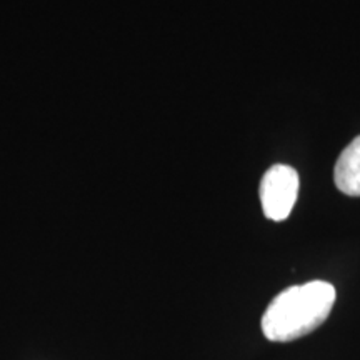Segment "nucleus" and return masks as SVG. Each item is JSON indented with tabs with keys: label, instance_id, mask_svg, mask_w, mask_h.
<instances>
[{
	"label": "nucleus",
	"instance_id": "obj_1",
	"mask_svg": "<svg viewBox=\"0 0 360 360\" xmlns=\"http://www.w3.org/2000/svg\"><path fill=\"white\" fill-rule=\"evenodd\" d=\"M335 297V287L323 281H312L282 290L262 317L265 339L290 342L309 335L327 321Z\"/></svg>",
	"mask_w": 360,
	"mask_h": 360
},
{
	"label": "nucleus",
	"instance_id": "obj_2",
	"mask_svg": "<svg viewBox=\"0 0 360 360\" xmlns=\"http://www.w3.org/2000/svg\"><path fill=\"white\" fill-rule=\"evenodd\" d=\"M260 204L264 215L282 222L289 217L299 195V174L289 165H272L260 180Z\"/></svg>",
	"mask_w": 360,
	"mask_h": 360
},
{
	"label": "nucleus",
	"instance_id": "obj_3",
	"mask_svg": "<svg viewBox=\"0 0 360 360\" xmlns=\"http://www.w3.org/2000/svg\"><path fill=\"white\" fill-rule=\"evenodd\" d=\"M334 180L342 193L360 197V135L342 150L337 159Z\"/></svg>",
	"mask_w": 360,
	"mask_h": 360
}]
</instances>
